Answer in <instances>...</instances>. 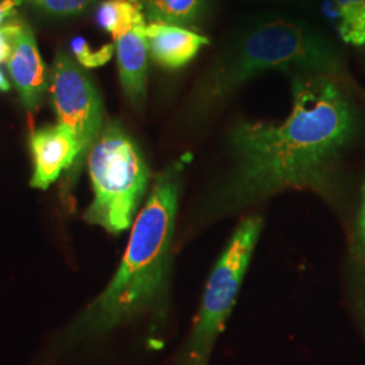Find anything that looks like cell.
<instances>
[{"mask_svg":"<svg viewBox=\"0 0 365 365\" xmlns=\"http://www.w3.org/2000/svg\"><path fill=\"white\" fill-rule=\"evenodd\" d=\"M357 119L337 80L295 73L292 107L280 122H237L229 134L232 170L215 207L233 212L288 190L330 195L334 167Z\"/></svg>","mask_w":365,"mask_h":365,"instance_id":"6da1fadb","label":"cell"},{"mask_svg":"<svg viewBox=\"0 0 365 365\" xmlns=\"http://www.w3.org/2000/svg\"><path fill=\"white\" fill-rule=\"evenodd\" d=\"M190 161V155H184L157 175L117 272L103 292L56 337L52 353L78 351L145 315L161 318L165 314L176 217Z\"/></svg>","mask_w":365,"mask_h":365,"instance_id":"7a4b0ae2","label":"cell"},{"mask_svg":"<svg viewBox=\"0 0 365 365\" xmlns=\"http://www.w3.org/2000/svg\"><path fill=\"white\" fill-rule=\"evenodd\" d=\"M279 69L334 78L341 69L331 43L312 25L267 16L242 27L211 68L197 92V106L209 107L262 72Z\"/></svg>","mask_w":365,"mask_h":365,"instance_id":"3957f363","label":"cell"},{"mask_svg":"<svg viewBox=\"0 0 365 365\" xmlns=\"http://www.w3.org/2000/svg\"><path fill=\"white\" fill-rule=\"evenodd\" d=\"M93 200L84 220L111 235L128 230L135 218L150 172L135 141L117 120H108L88 155Z\"/></svg>","mask_w":365,"mask_h":365,"instance_id":"277c9868","label":"cell"},{"mask_svg":"<svg viewBox=\"0 0 365 365\" xmlns=\"http://www.w3.org/2000/svg\"><path fill=\"white\" fill-rule=\"evenodd\" d=\"M262 230L260 215H249L235 227L215 262L195 322L172 365H209L212 349L235 309L244 277Z\"/></svg>","mask_w":365,"mask_h":365,"instance_id":"5b68a950","label":"cell"},{"mask_svg":"<svg viewBox=\"0 0 365 365\" xmlns=\"http://www.w3.org/2000/svg\"><path fill=\"white\" fill-rule=\"evenodd\" d=\"M51 93L58 123L69 128L78 140V161L69 170L66 182V188L71 190L105 126L103 103L90 76L66 52L56 56Z\"/></svg>","mask_w":365,"mask_h":365,"instance_id":"8992f818","label":"cell"},{"mask_svg":"<svg viewBox=\"0 0 365 365\" xmlns=\"http://www.w3.org/2000/svg\"><path fill=\"white\" fill-rule=\"evenodd\" d=\"M7 69L24 107L27 111L36 110L49 86L48 72L33 29L21 19H16L14 27Z\"/></svg>","mask_w":365,"mask_h":365,"instance_id":"52a82bcc","label":"cell"},{"mask_svg":"<svg viewBox=\"0 0 365 365\" xmlns=\"http://www.w3.org/2000/svg\"><path fill=\"white\" fill-rule=\"evenodd\" d=\"M34 172L31 187L46 190L58 179L63 170H71L78 158V144L75 134L61 123L45 126L30 137Z\"/></svg>","mask_w":365,"mask_h":365,"instance_id":"ba28073f","label":"cell"},{"mask_svg":"<svg viewBox=\"0 0 365 365\" xmlns=\"http://www.w3.org/2000/svg\"><path fill=\"white\" fill-rule=\"evenodd\" d=\"M145 37L150 57L167 69L187 66L203 46L210 43L207 37L188 27L167 24L146 25Z\"/></svg>","mask_w":365,"mask_h":365,"instance_id":"9c48e42d","label":"cell"},{"mask_svg":"<svg viewBox=\"0 0 365 365\" xmlns=\"http://www.w3.org/2000/svg\"><path fill=\"white\" fill-rule=\"evenodd\" d=\"M145 27H137L115 39L118 71L122 88L134 107H143L146 99L149 48Z\"/></svg>","mask_w":365,"mask_h":365,"instance_id":"30bf717a","label":"cell"},{"mask_svg":"<svg viewBox=\"0 0 365 365\" xmlns=\"http://www.w3.org/2000/svg\"><path fill=\"white\" fill-rule=\"evenodd\" d=\"M150 24L195 26L206 11L207 0H134Z\"/></svg>","mask_w":365,"mask_h":365,"instance_id":"8fae6325","label":"cell"},{"mask_svg":"<svg viewBox=\"0 0 365 365\" xmlns=\"http://www.w3.org/2000/svg\"><path fill=\"white\" fill-rule=\"evenodd\" d=\"M96 22L114 41L137 27L146 26L143 10L134 0H105L96 11Z\"/></svg>","mask_w":365,"mask_h":365,"instance_id":"7c38bea8","label":"cell"},{"mask_svg":"<svg viewBox=\"0 0 365 365\" xmlns=\"http://www.w3.org/2000/svg\"><path fill=\"white\" fill-rule=\"evenodd\" d=\"M337 10V30L344 42L365 45V0H333Z\"/></svg>","mask_w":365,"mask_h":365,"instance_id":"4fadbf2b","label":"cell"},{"mask_svg":"<svg viewBox=\"0 0 365 365\" xmlns=\"http://www.w3.org/2000/svg\"><path fill=\"white\" fill-rule=\"evenodd\" d=\"M352 264L356 279L360 287L365 289V178L361 185V200L353 240Z\"/></svg>","mask_w":365,"mask_h":365,"instance_id":"5bb4252c","label":"cell"},{"mask_svg":"<svg viewBox=\"0 0 365 365\" xmlns=\"http://www.w3.org/2000/svg\"><path fill=\"white\" fill-rule=\"evenodd\" d=\"M71 51L76 57V61L80 66L92 69V68L103 66L111 60L113 54L115 53V45L108 43V45H103L98 51H93L86 39L76 37L71 42Z\"/></svg>","mask_w":365,"mask_h":365,"instance_id":"9a60e30c","label":"cell"},{"mask_svg":"<svg viewBox=\"0 0 365 365\" xmlns=\"http://www.w3.org/2000/svg\"><path fill=\"white\" fill-rule=\"evenodd\" d=\"M41 10L53 15H73L81 13L91 0H29Z\"/></svg>","mask_w":365,"mask_h":365,"instance_id":"2e32d148","label":"cell"},{"mask_svg":"<svg viewBox=\"0 0 365 365\" xmlns=\"http://www.w3.org/2000/svg\"><path fill=\"white\" fill-rule=\"evenodd\" d=\"M15 22H16V18H14L11 21H9L6 25L0 27V64L7 63V60L10 57Z\"/></svg>","mask_w":365,"mask_h":365,"instance_id":"e0dca14e","label":"cell"},{"mask_svg":"<svg viewBox=\"0 0 365 365\" xmlns=\"http://www.w3.org/2000/svg\"><path fill=\"white\" fill-rule=\"evenodd\" d=\"M25 0H1L0 1V27L15 18L16 7H19Z\"/></svg>","mask_w":365,"mask_h":365,"instance_id":"ac0fdd59","label":"cell"},{"mask_svg":"<svg viewBox=\"0 0 365 365\" xmlns=\"http://www.w3.org/2000/svg\"><path fill=\"white\" fill-rule=\"evenodd\" d=\"M11 88L9 80L4 78V75L0 72V91H9Z\"/></svg>","mask_w":365,"mask_h":365,"instance_id":"d6986e66","label":"cell"},{"mask_svg":"<svg viewBox=\"0 0 365 365\" xmlns=\"http://www.w3.org/2000/svg\"><path fill=\"white\" fill-rule=\"evenodd\" d=\"M282 1H286L289 4H295V6H306L310 0H282Z\"/></svg>","mask_w":365,"mask_h":365,"instance_id":"ffe728a7","label":"cell"}]
</instances>
